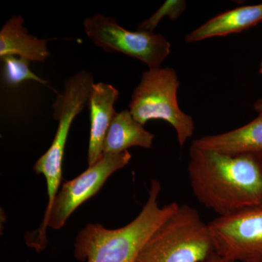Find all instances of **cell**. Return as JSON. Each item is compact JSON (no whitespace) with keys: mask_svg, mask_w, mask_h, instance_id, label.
Here are the masks:
<instances>
[{"mask_svg":"<svg viewBox=\"0 0 262 262\" xmlns=\"http://www.w3.org/2000/svg\"><path fill=\"white\" fill-rule=\"evenodd\" d=\"M214 251L208 225L198 210L179 205L151 234L135 262H201Z\"/></svg>","mask_w":262,"mask_h":262,"instance_id":"cell-3","label":"cell"},{"mask_svg":"<svg viewBox=\"0 0 262 262\" xmlns=\"http://www.w3.org/2000/svg\"><path fill=\"white\" fill-rule=\"evenodd\" d=\"M201 262H236L233 260L229 259V258L225 257L222 255L219 254L218 253L213 252L210 254L208 257L205 258L203 261Z\"/></svg>","mask_w":262,"mask_h":262,"instance_id":"cell-15","label":"cell"},{"mask_svg":"<svg viewBox=\"0 0 262 262\" xmlns=\"http://www.w3.org/2000/svg\"><path fill=\"white\" fill-rule=\"evenodd\" d=\"M21 15H13L0 31V58L14 56L33 62H44L51 56L49 39H38L28 34Z\"/></svg>","mask_w":262,"mask_h":262,"instance_id":"cell-11","label":"cell"},{"mask_svg":"<svg viewBox=\"0 0 262 262\" xmlns=\"http://www.w3.org/2000/svg\"><path fill=\"white\" fill-rule=\"evenodd\" d=\"M200 149L230 155H262V114L246 125L192 141Z\"/></svg>","mask_w":262,"mask_h":262,"instance_id":"cell-9","label":"cell"},{"mask_svg":"<svg viewBox=\"0 0 262 262\" xmlns=\"http://www.w3.org/2000/svg\"><path fill=\"white\" fill-rule=\"evenodd\" d=\"M3 63V80L7 85L15 87L27 80H33L46 85L47 81L30 70V61L26 58L14 56H8L1 58Z\"/></svg>","mask_w":262,"mask_h":262,"instance_id":"cell-13","label":"cell"},{"mask_svg":"<svg viewBox=\"0 0 262 262\" xmlns=\"http://www.w3.org/2000/svg\"><path fill=\"white\" fill-rule=\"evenodd\" d=\"M180 81L171 67L146 71L133 92L129 111L136 121L145 125L151 120H163L175 129L181 147L192 137V117L179 107L177 93Z\"/></svg>","mask_w":262,"mask_h":262,"instance_id":"cell-4","label":"cell"},{"mask_svg":"<svg viewBox=\"0 0 262 262\" xmlns=\"http://www.w3.org/2000/svg\"><path fill=\"white\" fill-rule=\"evenodd\" d=\"M131 158L128 151L103 154L97 163L89 166L83 173L63 183L52 206L48 227L61 229L75 210L97 194L111 175L126 166Z\"/></svg>","mask_w":262,"mask_h":262,"instance_id":"cell-7","label":"cell"},{"mask_svg":"<svg viewBox=\"0 0 262 262\" xmlns=\"http://www.w3.org/2000/svg\"><path fill=\"white\" fill-rule=\"evenodd\" d=\"M262 21V3L246 5L220 13L189 33L184 38L188 44L215 37L237 34Z\"/></svg>","mask_w":262,"mask_h":262,"instance_id":"cell-10","label":"cell"},{"mask_svg":"<svg viewBox=\"0 0 262 262\" xmlns=\"http://www.w3.org/2000/svg\"><path fill=\"white\" fill-rule=\"evenodd\" d=\"M187 171L198 201L219 216L262 203V155L222 154L192 144Z\"/></svg>","mask_w":262,"mask_h":262,"instance_id":"cell-1","label":"cell"},{"mask_svg":"<svg viewBox=\"0 0 262 262\" xmlns=\"http://www.w3.org/2000/svg\"><path fill=\"white\" fill-rule=\"evenodd\" d=\"M154 134L136 121L129 110L117 113L108 128L104 142L103 154H119L133 146L151 149Z\"/></svg>","mask_w":262,"mask_h":262,"instance_id":"cell-12","label":"cell"},{"mask_svg":"<svg viewBox=\"0 0 262 262\" xmlns=\"http://www.w3.org/2000/svg\"><path fill=\"white\" fill-rule=\"evenodd\" d=\"M161 189L159 181L152 179L140 213L121 228L106 229L99 224L86 226L76 238V258L86 262H135L151 234L179 208L177 203L159 206Z\"/></svg>","mask_w":262,"mask_h":262,"instance_id":"cell-2","label":"cell"},{"mask_svg":"<svg viewBox=\"0 0 262 262\" xmlns=\"http://www.w3.org/2000/svg\"><path fill=\"white\" fill-rule=\"evenodd\" d=\"M258 73H259L260 75H262V61H261V63H260L259 70H258Z\"/></svg>","mask_w":262,"mask_h":262,"instance_id":"cell-17","label":"cell"},{"mask_svg":"<svg viewBox=\"0 0 262 262\" xmlns=\"http://www.w3.org/2000/svg\"><path fill=\"white\" fill-rule=\"evenodd\" d=\"M84 32L95 46L108 53H120L160 68L170 53V43L163 34L122 28L113 17L95 14L84 20Z\"/></svg>","mask_w":262,"mask_h":262,"instance_id":"cell-5","label":"cell"},{"mask_svg":"<svg viewBox=\"0 0 262 262\" xmlns=\"http://www.w3.org/2000/svg\"><path fill=\"white\" fill-rule=\"evenodd\" d=\"M186 8L187 2L184 0H167L154 14L139 24L138 30L154 32L162 19L168 17L170 20H177Z\"/></svg>","mask_w":262,"mask_h":262,"instance_id":"cell-14","label":"cell"},{"mask_svg":"<svg viewBox=\"0 0 262 262\" xmlns=\"http://www.w3.org/2000/svg\"><path fill=\"white\" fill-rule=\"evenodd\" d=\"M208 225L215 252L236 262H262V203Z\"/></svg>","mask_w":262,"mask_h":262,"instance_id":"cell-6","label":"cell"},{"mask_svg":"<svg viewBox=\"0 0 262 262\" xmlns=\"http://www.w3.org/2000/svg\"><path fill=\"white\" fill-rule=\"evenodd\" d=\"M119 98L118 90L110 84L98 82L93 86L89 101L91 112V130L88 164L94 165L103 157V142L115 112V103Z\"/></svg>","mask_w":262,"mask_h":262,"instance_id":"cell-8","label":"cell"},{"mask_svg":"<svg viewBox=\"0 0 262 262\" xmlns=\"http://www.w3.org/2000/svg\"><path fill=\"white\" fill-rule=\"evenodd\" d=\"M253 110L258 113V115L262 114V96L253 104Z\"/></svg>","mask_w":262,"mask_h":262,"instance_id":"cell-16","label":"cell"}]
</instances>
